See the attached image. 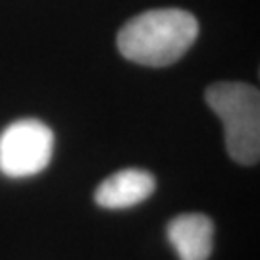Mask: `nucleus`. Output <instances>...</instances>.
<instances>
[{
	"mask_svg": "<svg viewBox=\"0 0 260 260\" xmlns=\"http://www.w3.org/2000/svg\"><path fill=\"white\" fill-rule=\"evenodd\" d=\"M54 152V133L45 121L23 118L0 133V172L12 179L41 174Z\"/></svg>",
	"mask_w": 260,
	"mask_h": 260,
	"instance_id": "7ed1b4c3",
	"label": "nucleus"
},
{
	"mask_svg": "<svg viewBox=\"0 0 260 260\" xmlns=\"http://www.w3.org/2000/svg\"><path fill=\"white\" fill-rule=\"evenodd\" d=\"M168 241L179 260H208L214 247V223L206 214H179L168 223Z\"/></svg>",
	"mask_w": 260,
	"mask_h": 260,
	"instance_id": "39448f33",
	"label": "nucleus"
},
{
	"mask_svg": "<svg viewBox=\"0 0 260 260\" xmlns=\"http://www.w3.org/2000/svg\"><path fill=\"white\" fill-rule=\"evenodd\" d=\"M156 189V177L141 168H125L106 177L94 191V203L106 210H123L147 201Z\"/></svg>",
	"mask_w": 260,
	"mask_h": 260,
	"instance_id": "20e7f679",
	"label": "nucleus"
},
{
	"mask_svg": "<svg viewBox=\"0 0 260 260\" xmlns=\"http://www.w3.org/2000/svg\"><path fill=\"white\" fill-rule=\"evenodd\" d=\"M199 21L179 8L149 10L129 19L118 33V48L129 62L164 68L177 62L193 47Z\"/></svg>",
	"mask_w": 260,
	"mask_h": 260,
	"instance_id": "f257e3e1",
	"label": "nucleus"
},
{
	"mask_svg": "<svg viewBox=\"0 0 260 260\" xmlns=\"http://www.w3.org/2000/svg\"><path fill=\"white\" fill-rule=\"evenodd\" d=\"M206 104L222 120L230 156L243 166L260 160V94L247 83L222 81L205 93Z\"/></svg>",
	"mask_w": 260,
	"mask_h": 260,
	"instance_id": "f03ea898",
	"label": "nucleus"
}]
</instances>
